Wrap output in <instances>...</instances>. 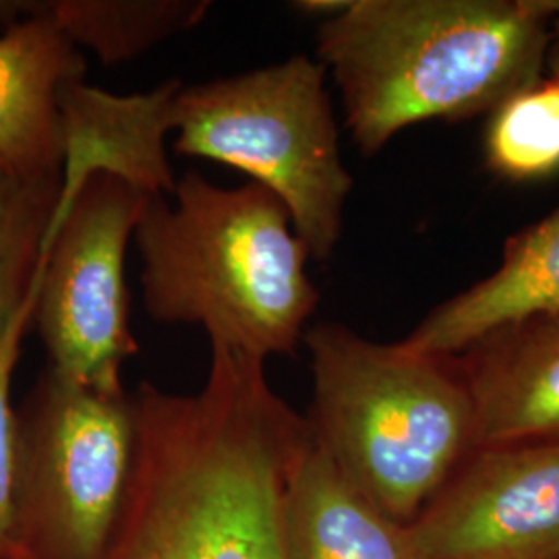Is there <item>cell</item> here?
Segmentation results:
<instances>
[{"mask_svg":"<svg viewBox=\"0 0 559 559\" xmlns=\"http://www.w3.org/2000/svg\"><path fill=\"white\" fill-rule=\"evenodd\" d=\"M41 7L80 50H92L102 64H120L189 32L212 4L205 0H59Z\"/></svg>","mask_w":559,"mask_h":559,"instance_id":"obj_14","label":"cell"},{"mask_svg":"<svg viewBox=\"0 0 559 559\" xmlns=\"http://www.w3.org/2000/svg\"><path fill=\"white\" fill-rule=\"evenodd\" d=\"M549 59H551V67H554V73L556 78H559V11L558 20L554 23V32H551V38H549Z\"/></svg>","mask_w":559,"mask_h":559,"instance_id":"obj_18","label":"cell"},{"mask_svg":"<svg viewBox=\"0 0 559 559\" xmlns=\"http://www.w3.org/2000/svg\"><path fill=\"white\" fill-rule=\"evenodd\" d=\"M489 166L506 179L559 173V78L539 80L493 110L485 135Z\"/></svg>","mask_w":559,"mask_h":559,"instance_id":"obj_16","label":"cell"},{"mask_svg":"<svg viewBox=\"0 0 559 559\" xmlns=\"http://www.w3.org/2000/svg\"><path fill=\"white\" fill-rule=\"evenodd\" d=\"M138 450L98 559H284L282 493L313 431L265 362L212 346L200 392L141 383Z\"/></svg>","mask_w":559,"mask_h":559,"instance_id":"obj_1","label":"cell"},{"mask_svg":"<svg viewBox=\"0 0 559 559\" xmlns=\"http://www.w3.org/2000/svg\"><path fill=\"white\" fill-rule=\"evenodd\" d=\"M547 0H346L318 27L350 138L376 156L400 131L496 110L539 81Z\"/></svg>","mask_w":559,"mask_h":559,"instance_id":"obj_2","label":"cell"},{"mask_svg":"<svg viewBox=\"0 0 559 559\" xmlns=\"http://www.w3.org/2000/svg\"><path fill=\"white\" fill-rule=\"evenodd\" d=\"M34 305L21 313L0 342V559H21L20 448L17 408L11 390L21 342L32 323Z\"/></svg>","mask_w":559,"mask_h":559,"instance_id":"obj_17","label":"cell"},{"mask_svg":"<svg viewBox=\"0 0 559 559\" xmlns=\"http://www.w3.org/2000/svg\"><path fill=\"white\" fill-rule=\"evenodd\" d=\"M17 4H13V2H0V23L2 21H7V23H11L13 20H17L15 15H20L25 11V4H20V9H15Z\"/></svg>","mask_w":559,"mask_h":559,"instance_id":"obj_19","label":"cell"},{"mask_svg":"<svg viewBox=\"0 0 559 559\" xmlns=\"http://www.w3.org/2000/svg\"><path fill=\"white\" fill-rule=\"evenodd\" d=\"M21 559H98L138 450L135 402L46 365L17 408Z\"/></svg>","mask_w":559,"mask_h":559,"instance_id":"obj_6","label":"cell"},{"mask_svg":"<svg viewBox=\"0 0 559 559\" xmlns=\"http://www.w3.org/2000/svg\"><path fill=\"white\" fill-rule=\"evenodd\" d=\"M133 242L152 320L198 325L210 346L263 362L297 353L320 293L309 251L270 191L189 170L170 198L145 200Z\"/></svg>","mask_w":559,"mask_h":559,"instance_id":"obj_3","label":"cell"},{"mask_svg":"<svg viewBox=\"0 0 559 559\" xmlns=\"http://www.w3.org/2000/svg\"><path fill=\"white\" fill-rule=\"evenodd\" d=\"M180 85L179 80H168L140 94H112L85 80L69 85L60 100V200L96 173L124 180L147 198H170L179 179L168 160L166 138Z\"/></svg>","mask_w":559,"mask_h":559,"instance_id":"obj_9","label":"cell"},{"mask_svg":"<svg viewBox=\"0 0 559 559\" xmlns=\"http://www.w3.org/2000/svg\"><path fill=\"white\" fill-rule=\"evenodd\" d=\"M284 559H419L408 524L357 491L316 436L293 462L282 493Z\"/></svg>","mask_w":559,"mask_h":559,"instance_id":"obj_13","label":"cell"},{"mask_svg":"<svg viewBox=\"0 0 559 559\" xmlns=\"http://www.w3.org/2000/svg\"><path fill=\"white\" fill-rule=\"evenodd\" d=\"M173 150L230 166L286 207L311 260L338 245L353 177L320 60L305 55L180 85L170 108Z\"/></svg>","mask_w":559,"mask_h":559,"instance_id":"obj_5","label":"cell"},{"mask_svg":"<svg viewBox=\"0 0 559 559\" xmlns=\"http://www.w3.org/2000/svg\"><path fill=\"white\" fill-rule=\"evenodd\" d=\"M60 193L62 173L0 170V342L21 313L36 302Z\"/></svg>","mask_w":559,"mask_h":559,"instance_id":"obj_15","label":"cell"},{"mask_svg":"<svg viewBox=\"0 0 559 559\" xmlns=\"http://www.w3.org/2000/svg\"><path fill=\"white\" fill-rule=\"evenodd\" d=\"M145 200L104 173L60 200L32 313L48 367L108 394L127 392L122 367L140 350L131 332L127 249Z\"/></svg>","mask_w":559,"mask_h":559,"instance_id":"obj_7","label":"cell"},{"mask_svg":"<svg viewBox=\"0 0 559 559\" xmlns=\"http://www.w3.org/2000/svg\"><path fill=\"white\" fill-rule=\"evenodd\" d=\"M34 7L0 34V170L59 175L60 100L85 80V57L41 4Z\"/></svg>","mask_w":559,"mask_h":559,"instance_id":"obj_10","label":"cell"},{"mask_svg":"<svg viewBox=\"0 0 559 559\" xmlns=\"http://www.w3.org/2000/svg\"><path fill=\"white\" fill-rule=\"evenodd\" d=\"M543 320H559V210L512 240L489 278L443 302L402 342L420 355L450 359Z\"/></svg>","mask_w":559,"mask_h":559,"instance_id":"obj_11","label":"cell"},{"mask_svg":"<svg viewBox=\"0 0 559 559\" xmlns=\"http://www.w3.org/2000/svg\"><path fill=\"white\" fill-rule=\"evenodd\" d=\"M408 531L419 559H559V441L473 450Z\"/></svg>","mask_w":559,"mask_h":559,"instance_id":"obj_8","label":"cell"},{"mask_svg":"<svg viewBox=\"0 0 559 559\" xmlns=\"http://www.w3.org/2000/svg\"><path fill=\"white\" fill-rule=\"evenodd\" d=\"M309 425L348 480L390 519L411 524L475 450L473 404L460 369L380 344L342 323L309 325Z\"/></svg>","mask_w":559,"mask_h":559,"instance_id":"obj_4","label":"cell"},{"mask_svg":"<svg viewBox=\"0 0 559 559\" xmlns=\"http://www.w3.org/2000/svg\"><path fill=\"white\" fill-rule=\"evenodd\" d=\"M473 350L460 373L475 450L559 441V320L506 330Z\"/></svg>","mask_w":559,"mask_h":559,"instance_id":"obj_12","label":"cell"}]
</instances>
